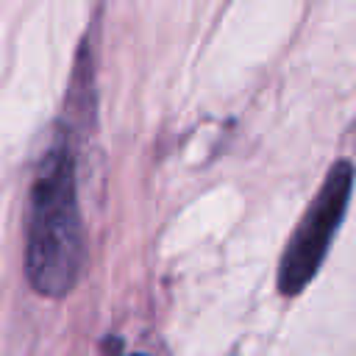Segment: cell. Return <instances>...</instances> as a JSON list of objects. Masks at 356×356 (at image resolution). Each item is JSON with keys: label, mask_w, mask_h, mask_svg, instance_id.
Instances as JSON below:
<instances>
[{"label": "cell", "mask_w": 356, "mask_h": 356, "mask_svg": "<svg viewBox=\"0 0 356 356\" xmlns=\"http://www.w3.org/2000/svg\"><path fill=\"white\" fill-rule=\"evenodd\" d=\"M83 220L70 128H58L39 159L25 228V275L42 298H67L83 270Z\"/></svg>", "instance_id": "cell-1"}, {"label": "cell", "mask_w": 356, "mask_h": 356, "mask_svg": "<svg viewBox=\"0 0 356 356\" xmlns=\"http://www.w3.org/2000/svg\"><path fill=\"white\" fill-rule=\"evenodd\" d=\"M353 164L339 159L328 167L320 189L309 200L303 217L289 234L281 259H278V292L284 298H298L320 273L331 242L348 214L353 195Z\"/></svg>", "instance_id": "cell-2"}, {"label": "cell", "mask_w": 356, "mask_h": 356, "mask_svg": "<svg viewBox=\"0 0 356 356\" xmlns=\"http://www.w3.org/2000/svg\"><path fill=\"white\" fill-rule=\"evenodd\" d=\"M128 356H142V353H128Z\"/></svg>", "instance_id": "cell-3"}]
</instances>
